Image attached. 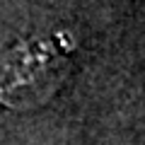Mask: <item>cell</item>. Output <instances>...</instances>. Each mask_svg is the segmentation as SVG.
<instances>
[{
    "mask_svg": "<svg viewBox=\"0 0 145 145\" xmlns=\"http://www.w3.org/2000/svg\"><path fill=\"white\" fill-rule=\"evenodd\" d=\"M63 56L61 44L44 36L0 44V104L12 109L41 104L61 82Z\"/></svg>",
    "mask_w": 145,
    "mask_h": 145,
    "instance_id": "6da1fadb",
    "label": "cell"
}]
</instances>
